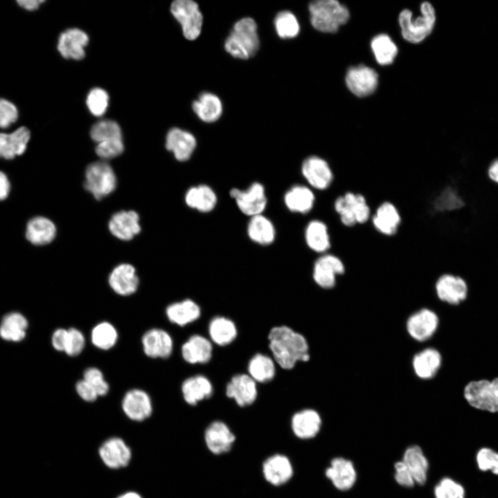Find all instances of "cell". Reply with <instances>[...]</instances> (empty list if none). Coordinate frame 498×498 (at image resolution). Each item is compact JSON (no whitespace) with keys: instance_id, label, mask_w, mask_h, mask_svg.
I'll return each instance as SVG.
<instances>
[{"instance_id":"7bdbcfd3","label":"cell","mask_w":498,"mask_h":498,"mask_svg":"<svg viewBox=\"0 0 498 498\" xmlns=\"http://www.w3.org/2000/svg\"><path fill=\"white\" fill-rule=\"evenodd\" d=\"M371 48L376 62L381 66L389 65L398 54V47L387 34L376 35L371 42Z\"/></svg>"},{"instance_id":"7a4b0ae2","label":"cell","mask_w":498,"mask_h":498,"mask_svg":"<svg viewBox=\"0 0 498 498\" xmlns=\"http://www.w3.org/2000/svg\"><path fill=\"white\" fill-rule=\"evenodd\" d=\"M333 208L340 224L347 228L369 223L373 212L366 196L352 190L338 195L333 201Z\"/></svg>"},{"instance_id":"91938a15","label":"cell","mask_w":498,"mask_h":498,"mask_svg":"<svg viewBox=\"0 0 498 498\" xmlns=\"http://www.w3.org/2000/svg\"><path fill=\"white\" fill-rule=\"evenodd\" d=\"M487 176L491 182L498 185V157L490 163L487 168Z\"/></svg>"},{"instance_id":"603a6c76","label":"cell","mask_w":498,"mask_h":498,"mask_svg":"<svg viewBox=\"0 0 498 498\" xmlns=\"http://www.w3.org/2000/svg\"><path fill=\"white\" fill-rule=\"evenodd\" d=\"M322 423V418L317 411L306 408L292 416L290 428L297 438L306 440L317 436L320 431Z\"/></svg>"},{"instance_id":"3957f363","label":"cell","mask_w":498,"mask_h":498,"mask_svg":"<svg viewBox=\"0 0 498 498\" xmlns=\"http://www.w3.org/2000/svg\"><path fill=\"white\" fill-rule=\"evenodd\" d=\"M224 47L229 54L236 58L247 59L254 56L259 48L255 20L244 17L237 21L225 39Z\"/></svg>"},{"instance_id":"d4e9b609","label":"cell","mask_w":498,"mask_h":498,"mask_svg":"<svg viewBox=\"0 0 498 498\" xmlns=\"http://www.w3.org/2000/svg\"><path fill=\"white\" fill-rule=\"evenodd\" d=\"M325 474L333 485L342 491L351 488L357 477L353 463L342 457L333 459L325 471Z\"/></svg>"},{"instance_id":"7c38bea8","label":"cell","mask_w":498,"mask_h":498,"mask_svg":"<svg viewBox=\"0 0 498 498\" xmlns=\"http://www.w3.org/2000/svg\"><path fill=\"white\" fill-rule=\"evenodd\" d=\"M440 324L438 314L429 308H421L406 320L405 329L409 336L418 342L430 340L437 332Z\"/></svg>"},{"instance_id":"f1b7e54d","label":"cell","mask_w":498,"mask_h":498,"mask_svg":"<svg viewBox=\"0 0 498 498\" xmlns=\"http://www.w3.org/2000/svg\"><path fill=\"white\" fill-rule=\"evenodd\" d=\"M109 284L113 290L122 296L133 294L139 284L134 267L128 264L116 266L109 277Z\"/></svg>"},{"instance_id":"681fc988","label":"cell","mask_w":498,"mask_h":498,"mask_svg":"<svg viewBox=\"0 0 498 498\" xmlns=\"http://www.w3.org/2000/svg\"><path fill=\"white\" fill-rule=\"evenodd\" d=\"M476 462L481 471H490L498 475V452L489 448H482L476 455Z\"/></svg>"},{"instance_id":"cb8c5ba5","label":"cell","mask_w":498,"mask_h":498,"mask_svg":"<svg viewBox=\"0 0 498 498\" xmlns=\"http://www.w3.org/2000/svg\"><path fill=\"white\" fill-rule=\"evenodd\" d=\"M304 241L307 247L319 255L330 252L333 243L327 223L318 219L309 221L304 229Z\"/></svg>"},{"instance_id":"ab89813d","label":"cell","mask_w":498,"mask_h":498,"mask_svg":"<svg viewBox=\"0 0 498 498\" xmlns=\"http://www.w3.org/2000/svg\"><path fill=\"white\" fill-rule=\"evenodd\" d=\"M402 461L411 472L415 483L424 484L427 480L429 464L421 448L415 445L409 446L405 451Z\"/></svg>"},{"instance_id":"f5cc1de1","label":"cell","mask_w":498,"mask_h":498,"mask_svg":"<svg viewBox=\"0 0 498 498\" xmlns=\"http://www.w3.org/2000/svg\"><path fill=\"white\" fill-rule=\"evenodd\" d=\"M18 110L11 102L0 98V128L6 129L16 122Z\"/></svg>"},{"instance_id":"6f0895ef","label":"cell","mask_w":498,"mask_h":498,"mask_svg":"<svg viewBox=\"0 0 498 498\" xmlns=\"http://www.w3.org/2000/svg\"><path fill=\"white\" fill-rule=\"evenodd\" d=\"M68 330L58 329L55 330L52 335V344L55 349L59 351H64Z\"/></svg>"},{"instance_id":"e0dca14e","label":"cell","mask_w":498,"mask_h":498,"mask_svg":"<svg viewBox=\"0 0 498 498\" xmlns=\"http://www.w3.org/2000/svg\"><path fill=\"white\" fill-rule=\"evenodd\" d=\"M264 479L276 487L287 483L293 477L294 468L290 459L283 454H274L267 457L261 466Z\"/></svg>"},{"instance_id":"8d00e7d4","label":"cell","mask_w":498,"mask_h":498,"mask_svg":"<svg viewBox=\"0 0 498 498\" xmlns=\"http://www.w3.org/2000/svg\"><path fill=\"white\" fill-rule=\"evenodd\" d=\"M237 333L236 324L226 317L215 316L209 322V339L218 346L230 344L236 339Z\"/></svg>"},{"instance_id":"d6a6232c","label":"cell","mask_w":498,"mask_h":498,"mask_svg":"<svg viewBox=\"0 0 498 498\" xmlns=\"http://www.w3.org/2000/svg\"><path fill=\"white\" fill-rule=\"evenodd\" d=\"M181 391L185 401L190 405L209 398L213 394V385L208 378L198 374L186 378L182 383Z\"/></svg>"},{"instance_id":"ac0fdd59","label":"cell","mask_w":498,"mask_h":498,"mask_svg":"<svg viewBox=\"0 0 498 498\" xmlns=\"http://www.w3.org/2000/svg\"><path fill=\"white\" fill-rule=\"evenodd\" d=\"M204 441L211 453L220 455L228 452L232 448L236 436L225 423L214 421L205 430Z\"/></svg>"},{"instance_id":"2e32d148","label":"cell","mask_w":498,"mask_h":498,"mask_svg":"<svg viewBox=\"0 0 498 498\" xmlns=\"http://www.w3.org/2000/svg\"><path fill=\"white\" fill-rule=\"evenodd\" d=\"M98 454L103 463L110 469L127 467L132 458V452L127 443L120 437H111L99 448Z\"/></svg>"},{"instance_id":"5bb4252c","label":"cell","mask_w":498,"mask_h":498,"mask_svg":"<svg viewBox=\"0 0 498 498\" xmlns=\"http://www.w3.org/2000/svg\"><path fill=\"white\" fill-rule=\"evenodd\" d=\"M230 195L240 211L250 217L261 214L267 205L265 188L258 182H254L245 190L232 188Z\"/></svg>"},{"instance_id":"f546056e","label":"cell","mask_w":498,"mask_h":498,"mask_svg":"<svg viewBox=\"0 0 498 498\" xmlns=\"http://www.w3.org/2000/svg\"><path fill=\"white\" fill-rule=\"evenodd\" d=\"M30 138V131L26 127H20L10 133H0V158L11 160L22 155Z\"/></svg>"},{"instance_id":"e575fe53","label":"cell","mask_w":498,"mask_h":498,"mask_svg":"<svg viewBox=\"0 0 498 498\" xmlns=\"http://www.w3.org/2000/svg\"><path fill=\"white\" fill-rule=\"evenodd\" d=\"M201 314L199 304L190 299L172 303L166 308V315L169 322L181 326L197 320Z\"/></svg>"},{"instance_id":"30bf717a","label":"cell","mask_w":498,"mask_h":498,"mask_svg":"<svg viewBox=\"0 0 498 498\" xmlns=\"http://www.w3.org/2000/svg\"><path fill=\"white\" fill-rule=\"evenodd\" d=\"M301 173L313 190L326 191L335 181V173L329 162L318 156L306 158L301 165Z\"/></svg>"},{"instance_id":"db71d44e","label":"cell","mask_w":498,"mask_h":498,"mask_svg":"<svg viewBox=\"0 0 498 498\" xmlns=\"http://www.w3.org/2000/svg\"><path fill=\"white\" fill-rule=\"evenodd\" d=\"M124 150L122 140L98 143L95 152L102 159H110L120 155Z\"/></svg>"},{"instance_id":"836d02e7","label":"cell","mask_w":498,"mask_h":498,"mask_svg":"<svg viewBox=\"0 0 498 498\" xmlns=\"http://www.w3.org/2000/svg\"><path fill=\"white\" fill-rule=\"evenodd\" d=\"M55 224L44 216H35L27 223L25 236L33 245L43 246L50 243L55 237Z\"/></svg>"},{"instance_id":"7402d4cb","label":"cell","mask_w":498,"mask_h":498,"mask_svg":"<svg viewBox=\"0 0 498 498\" xmlns=\"http://www.w3.org/2000/svg\"><path fill=\"white\" fill-rule=\"evenodd\" d=\"M143 351L151 358H168L172 353L173 340L171 335L161 329H151L142 337Z\"/></svg>"},{"instance_id":"9f6ffc18","label":"cell","mask_w":498,"mask_h":498,"mask_svg":"<svg viewBox=\"0 0 498 498\" xmlns=\"http://www.w3.org/2000/svg\"><path fill=\"white\" fill-rule=\"evenodd\" d=\"M75 390L79 396L86 402H94L99 396L95 389L84 379L76 382Z\"/></svg>"},{"instance_id":"5b68a950","label":"cell","mask_w":498,"mask_h":498,"mask_svg":"<svg viewBox=\"0 0 498 498\" xmlns=\"http://www.w3.org/2000/svg\"><path fill=\"white\" fill-rule=\"evenodd\" d=\"M421 15L413 19L411 10H403L398 15V23L404 39L418 44L432 32L436 23V12L433 6L428 1L421 5Z\"/></svg>"},{"instance_id":"6125c7cd","label":"cell","mask_w":498,"mask_h":498,"mask_svg":"<svg viewBox=\"0 0 498 498\" xmlns=\"http://www.w3.org/2000/svg\"><path fill=\"white\" fill-rule=\"evenodd\" d=\"M117 498H142L141 495L133 491L126 492L119 495Z\"/></svg>"},{"instance_id":"ffe728a7","label":"cell","mask_w":498,"mask_h":498,"mask_svg":"<svg viewBox=\"0 0 498 498\" xmlns=\"http://www.w3.org/2000/svg\"><path fill=\"white\" fill-rule=\"evenodd\" d=\"M442 364V355L434 347L424 348L416 352L412 358L413 372L422 380H430L436 377Z\"/></svg>"},{"instance_id":"277c9868","label":"cell","mask_w":498,"mask_h":498,"mask_svg":"<svg viewBox=\"0 0 498 498\" xmlns=\"http://www.w3.org/2000/svg\"><path fill=\"white\" fill-rule=\"evenodd\" d=\"M308 10L311 25L322 33H336L350 17L348 8L337 0L312 1Z\"/></svg>"},{"instance_id":"52a82bcc","label":"cell","mask_w":498,"mask_h":498,"mask_svg":"<svg viewBox=\"0 0 498 498\" xmlns=\"http://www.w3.org/2000/svg\"><path fill=\"white\" fill-rule=\"evenodd\" d=\"M347 272L343 259L338 255L329 252L320 255L315 260L312 278L315 284L324 290L334 288L338 278Z\"/></svg>"},{"instance_id":"bcb514c9","label":"cell","mask_w":498,"mask_h":498,"mask_svg":"<svg viewBox=\"0 0 498 498\" xmlns=\"http://www.w3.org/2000/svg\"><path fill=\"white\" fill-rule=\"evenodd\" d=\"M275 30L282 39L294 38L299 33V24L293 13L288 10L279 12L274 20Z\"/></svg>"},{"instance_id":"74e56055","label":"cell","mask_w":498,"mask_h":498,"mask_svg":"<svg viewBox=\"0 0 498 498\" xmlns=\"http://www.w3.org/2000/svg\"><path fill=\"white\" fill-rule=\"evenodd\" d=\"M247 234L253 242L267 246L275 241L276 230L272 221L261 214L250 217L247 226Z\"/></svg>"},{"instance_id":"4fadbf2b","label":"cell","mask_w":498,"mask_h":498,"mask_svg":"<svg viewBox=\"0 0 498 498\" xmlns=\"http://www.w3.org/2000/svg\"><path fill=\"white\" fill-rule=\"evenodd\" d=\"M171 12L181 24L185 37L196 39L201 32L203 15L198 4L192 0H176L171 4Z\"/></svg>"},{"instance_id":"f35d334b","label":"cell","mask_w":498,"mask_h":498,"mask_svg":"<svg viewBox=\"0 0 498 498\" xmlns=\"http://www.w3.org/2000/svg\"><path fill=\"white\" fill-rule=\"evenodd\" d=\"M276 362L270 356L258 353L249 360L248 374L257 383L271 381L276 374Z\"/></svg>"},{"instance_id":"680465c9","label":"cell","mask_w":498,"mask_h":498,"mask_svg":"<svg viewBox=\"0 0 498 498\" xmlns=\"http://www.w3.org/2000/svg\"><path fill=\"white\" fill-rule=\"evenodd\" d=\"M10 182L6 174L0 171V201L5 200L10 192Z\"/></svg>"},{"instance_id":"9c48e42d","label":"cell","mask_w":498,"mask_h":498,"mask_svg":"<svg viewBox=\"0 0 498 498\" xmlns=\"http://www.w3.org/2000/svg\"><path fill=\"white\" fill-rule=\"evenodd\" d=\"M85 189L100 200L111 194L116 187V176L109 164L98 161L90 164L85 173Z\"/></svg>"},{"instance_id":"4dcf8cb0","label":"cell","mask_w":498,"mask_h":498,"mask_svg":"<svg viewBox=\"0 0 498 498\" xmlns=\"http://www.w3.org/2000/svg\"><path fill=\"white\" fill-rule=\"evenodd\" d=\"M165 146L169 151L173 152L176 159L185 161L192 155L196 146V140L191 133L173 128L167 135Z\"/></svg>"},{"instance_id":"4316f807","label":"cell","mask_w":498,"mask_h":498,"mask_svg":"<svg viewBox=\"0 0 498 498\" xmlns=\"http://www.w3.org/2000/svg\"><path fill=\"white\" fill-rule=\"evenodd\" d=\"M212 342L210 339L194 334L182 345L181 355L189 364H206L212 359Z\"/></svg>"},{"instance_id":"d590c367","label":"cell","mask_w":498,"mask_h":498,"mask_svg":"<svg viewBox=\"0 0 498 498\" xmlns=\"http://www.w3.org/2000/svg\"><path fill=\"white\" fill-rule=\"evenodd\" d=\"M185 201L190 208L207 213L216 207L217 196L212 187L201 184L190 187L185 194Z\"/></svg>"},{"instance_id":"ee69618b","label":"cell","mask_w":498,"mask_h":498,"mask_svg":"<svg viewBox=\"0 0 498 498\" xmlns=\"http://www.w3.org/2000/svg\"><path fill=\"white\" fill-rule=\"evenodd\" d=\"M118 337L116 329L108 322H102L95 325L91 334L93 344L103 350H107L114 347Z\"/></svg>"},{"instance_id":"f6af8a7d","label":"cell","mask_w":498,"mask_h":498,"mask_svg":"<svg viewBox=\"0 0 498 498\" xmlns=\"http://www.w3.org/2000/svg\"><path fill=\"white\" fill-rule=\"evenodd\" d=\"M91 136L98 144L122 140V131L116 122L104 120L98 122L93 126Z\"/></svg>"},{"instance_id":"7dc6e473","label":"cell","mask_w":498,"mask_h":498,"mask_svg":"<svg viewBox=\"0 0 498 498\" xmlns=\"http://www.w3.org/2000/svg\"><path fill=\"white\" fill-rule=\"evenodd\" d=\"M436 498H465V489L454 479L443 478L434 488Z\"/></svg>"},{"instance_id":"816d5d0a","label":"cell","mask_w":498,"mask_h":498,"mask_svg":"<svg viewBox=\"0 0 498 498\" xmlns=\"http://www.w3.org/2000/svg\"><path fill=\"white\" fill-rule=\"evenodd\" d=\"M68 330L64 352L70 356H77L82 353L85 346L83 333L75 328Z\"/></svg>"},{"instance_id":"f907efd6","label":"cell","mask_w":498,"mask_h":498,"mask_svg":"<svg viewBox=\"0 0 498 498\" xmlns=\"http://www.w3.org/2000/svg\"><path fill=\"white\" fill-rule=\"evenodd\" d=\"M83 379L95 389L99 396H103L108 394L109 385L99 369L96 367L87 368L84 371Z\"/></svg>"},{"instance_id":"44dd1931","label":"cell","mask_w":498,"mask_h":498,"mask_svg":"<svg viewBox=\"0 0 498 498\" xmlns=\"http://www.w3.org/2000/svg\"><path fill=\"white\" fill-rule=\"evenodd\" d=\"M124 414L131 421H143L152 414V403L149 394L140 389L129 390L122 400Z\"/></svg>"},{"instance_id":"c3c4849f","label":"cell","mask_w":498,"mask_h":498,"mask_svg":"<svg viewBox=\"0 0 498 498\" xmlns=\"http://www.w3.org/2000/svg\"><path fill=\"white\" fill-rule=\"evenodd\" d=\"M108 93L101 88L93 89L87 95L86 105L90 112L95 116H101L109 104Z\"/></svg>"},{"instance_id":"94428289","label":"cell","mask_w":498,"mask_h":498,"mask_svg":"<svg viewBox=\"0 0 498 498\" xmlns=\"http://www.w3.org/2000/svg\"><path fill=\"white\" fill-rule=\"evenodd\" d=\"M19 6L26 10L33 11L39 8L43 0H19L17 1Z\"/></svg>"},{"instance_id":"8992f818","label":"cell","mask_w":498,"mask_h":498,"mask_svg":"<svg viewBox=\"0 0 498 498\" xmlns=\"http://www.w3.org/2000/svg\"><path fill=\"white\" fill-rule=\"evenodd\" d=\"M463 394L473 408L490 413H498V376L492 380L479 379L468 382Z\"/></svg>"},{"instance_id":"484cf974","label":"cell","mask_w":498,"mask_h":498,"mask_svg":"<svg viewBox=\"0 0 498 498\" xmlns=\"http://www.w3.org/2000/svg\"><path fill=\"white\" fill-rule=\"evenodd\" d=\"M89 42L88 35L78 28H70L59 35L57 50L66 59H82L85 56L84 47Z\"/></svg>"},{"instance_id":"11a10c76","label":"cell","mask_w":498,"mask_h":498,"mask_svg":"<svg viewBox=\"0 0 498 498\" xmlns=\"http://www.w3.org/2000/svg\"><path fill=\"white\" fill-rule=\"evenodd\" d=\"M394 468L395 479L400 486L410 488L414 485L415 481L403 461L396 462Z\"/></svg>"},{"instance_id":"ba28073f","label":"cell","mask_w":498,"mask_h":498,"mask_svg":"<svg viewBox=\"0 0 498 498\" xmlns=\"http://www.w3.org/2000/svg\"><path fill=\"white\" fill-rule=\"evenodd\" d=\"M434 290L441 302L453 306L465 302L470 293L466 280L461 275L450 272L437 275L434 283Z\"/></svg>"},{"instance_id":"60d3db41","label":"cell","mask_w":498,"mask_h":498,"mask_svg":"<svg viewBox=\"0 0 498 498\" xmlns=\"http://www.w3.org/2000/svg\"><path fill=\"white\" fill-rule=\"evenodd\" d=\"M192 109L203 122H213L221 116L223 106L221 100L214 94L204 92L192 104Z\"/></svg>"},{"instance_id":"d6986e66","label":"cell","mask_w":498,"mask_h":498,"mask_svg":"<svg viewBox=\"0 0 498 498\" xmlns=\"http://www.w3.org/2000/svg\"><path fill=\"white\" fill-rule=\"evenodd\" d=\"M257 394V382L246 374L234 375L225 387V395L241 407L253 404Z\"/></svg>"},{"instance_id":"83f0119b","label":"cell","mask_w":498,"mask_h":498,"mask_svg":"<svg viewBox=\"0 0 498 498\" xmlns=\"http://www.w3.org/2000/svg\"><path fill=\"white\" fill-rule=\"evenodd\" d=\"M316 197L313 189L308 185H295L284 196L286 207L293 213L306 214L312 211Z\"/></svg>"},{"instance_id":"1f68e13d","label":"cell","mask_w":498,"mask_h":498,"mask_svg":"<svg viewBox=\"0 0 498 498\" xmlns=\"http://www.w3.org/2000/svg\"><path fill=\"white\" fill-rule=\"evenodd\" d=\"M109 228L116 237L129 241L140 231L139 216L132 210L118 212L111 216Z\"/></svg>"},{"instance_id":"9a60e30c","label":"cell","mask_w":498,"mask_h":498,"mask_svg":"<svg viewBox=\"0 0 498 498\" xmlns=\"http://www.w3.org/2000/svg\"><path fill=\"white\" fill-rule=\"evenodd\" d=\"M345 82L353 94L359 98L366 97L376 90L378 75L372 68L360 64L348 69L345 75Z\"/></svg>"},{"instance_id":"b9f144b4","label":"cell","mask_w":498,"mask_h":498,"mask_svg":"<svg viewBox=\"0 0 498 498\" xmlns=\"http://www.w3.org/2000/svg\"><path fill=\"white\" fill-rule=\"evenodd\" d=\"M28 327L26 319L21 313L6 314L0 324V336L8 341L19 342L26 336Z\"/></svg>"},{"instance_id":"6da1fadb","label":"cell","mask_w":498,"mask_h":498,"mask_svg":"<svg viewBox=\"0 0 498 498\" xmlns=\"http://www.w3.org/2000/svg\"><path fill=\"white\" fill-rule=\"evenodd\" d=\"M268 340L273 358L284 369H292L297 362H306L310 360L306 338L288 326L273 327Z\"/></svg>"},{"instance_id":"8fae6325","label":"cell","mask_w":498,"mask_h":498,"mask_svg":"<svg viewBox=\"0 0 498 498\" xmlns=\"http://www.w3.org/2000/svg\"><path fill=\"white\" fill-rule=\"evenodd\" d=\"M403 222L398 206L389 200L380 201L372 212L369 223L376 232L384 237H394Z\"/></svg>"}]
</instances>
